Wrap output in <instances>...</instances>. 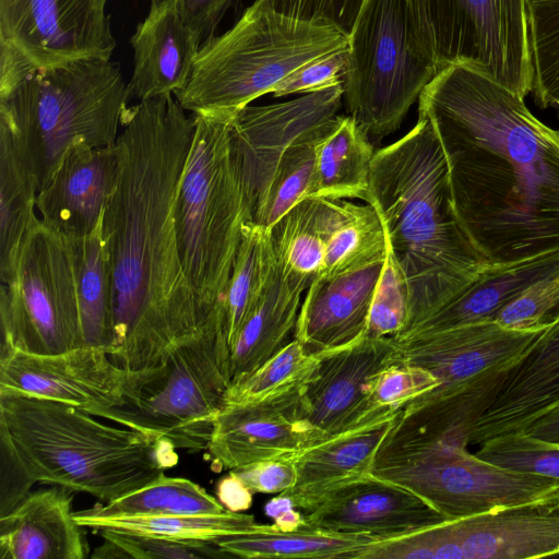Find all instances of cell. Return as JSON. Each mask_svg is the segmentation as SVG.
<instances>
[{
    "label": "cell",
    "mask_w": 559,
    "mask_h": 559,
    "mask_svg": "<svg viewBox=\"0 0 559 559\" xmlns=\"http://www.w3.org/2000/svg\"><path fill=\"white\" fill-rule=\"evenodd\" d=\"M117 139L120 168L102 216L114 286V362L155 367L174 348L224 326L191 288L178 251L174 205L194 116L164 95L127 107Z\"/></svg>",
    "instance_id": "1"
},
{
    "label": "cell",
    "mask_w": 559,
    "mask_h": 559,
    "mask_svg": "<svg viewBox=\"0 0 559 559\" xmlns=\"http://www.w3.org/2000/svg\"><path fill=\"white\" fill-rule=\"evenodd\" d=\"M442 146L455 214L490 265L559 251V130L524 97L460 63L418 98Z\"/></svg>",
    "instance_id": "2"
},
{
    "label": "cell",
    "mask_w": 559,
    "mask_h": 559,
    "mask_svg": "<svg viewBox=\"0 0 559 559\" xmlns=\"http://www.w3.org/2000/svg\"><path fill=\"white\" fill-rule=\"evenodd\" d=\"M93 417L70 404L0 392V515L36 483L108 502L148 485L178 463L177 449L168 440Z\"/></svg>",
    "instance_id": "3"
},
{
    "label": "cell",
    "mask_w": 559,
    "mask_h": 559,
    "mask_svg": "<svg viewBox=\"0 0 559 559\" xmlns=\"http://www.w3.org/2000/svg\"><path fill=\"white\" fill-rule=\"evenodd\" d=\"M409 287L405 330L471 287L490 266L455 214L445 156L428 118L376 151L368 193Z\"/></svg>",
    "instance_id": "4"
},
{
    "label": "cell",
    "mask_w": 559,
    "mask_h": 559,
    "mask_svg": "<svg viewBox=\"0 0 559 559\" xmlns=\"http://www.w3.org/2000/svg\"><path fill=\"white\" fill-rule=\"evenodd\" d=\"M127 86L115 62L76 59L35 66L0 91V122L34 175L38 192L71 144H116L129 102Z\"/></svg>",
    "instance_id": "5"
},
{
    "label": "cell",
    "mask_w": 559,
    "mask_h": 559,
    "mask_svg": "<svg viewBox=\"0 0 559 559\" xmlns=\"http://www.w3.org/2000/svg\"><path fill=\"white\" fill-rule=\"evenodd\" d=\"M348 47V35L334 25L255 0L231 28L202 44L187 85L175 96L194 115L235 112L304 64Z\"/></svg>",
    "instance_id": "6"
},
{
    "label": "cell",
    "mask_w": 559,
    "mask_h": 559,
    "mask_svg": "<svg viewBox=\"0 0 559 559\" xmlns=\"http://www.w3.org/2000/svg\"><path fill=\"white\" fill-rule=\"evenodd\" d=\"M233 114L194 115L193 140L174 205L186 277L212 313L223 311L242 229L250 222L230 142Z\"/></svg>",
    "instance_id": "7"
},
{
    "label": "cell",
    "mask_w": 559,
    "mask_h": 559,
    "mask_svg": "<svg viewBox=\"0 0 559 559\" xmlns=\"http://www.w3.org/2000/svg\"><path fill=\"white\" fill-rule=\"evenodd\" d=\"M464 442L390 431L371 473L425 499L447 520L559 504V481L501 467Z\"/></svg>",
    "instance_id": "8"
},
{
    "label": "cell",
    "mask_w": 559,
    "mask_h": 559,
    "mask_svg": "<svg viewBox=\"0 0 559 559\" xmlns=\"http://www.w3.org/2000/svg\"><path fill=\"white\" fill-rule=\"evenodd\" d=\"M230 348L223 326L170 350L153 368L130 371L120 405L99 412L122 427L205 451L230 385Z\"/></svg>",
    "instance_id": "9"
},
{
    "label": "cell",
    "mask_w": 559,
    "mask_h": 559,
    "mask_svg": "<svg viewBox=\"0 0 559 559\" xmlns=\"http://www.w3.org/2000/svg\"><path fill=\"white\" fill-rule=\"evenodd\" d=\"M348 116L369 135L395 132L439 72L415 46L405 0H365L348 35Z\"/></svg>",
    "instance_id": "10"
},
{
    "label": "cell",
    "mask_w": 559,
    "mask_h": 559,
    "mask_svg": "<svg viewBox=\"0 0 559 559\" xmlns=\"http://www.w3.org/2000/svg\"><path fill=\"white\" fill-rule=\"evenodd\" d=\"M416 48L440 71L469 67L531 93L525 0H405Z\"/></svg>",
    "instance_id": "11"
},
{
    "label": "cell",
    "mask_w": 559,
    "mask_h": 559,
    "mask_svg": "<svg viewBox=\"0 0 559 559\" xmlns=\"http://www.w3.org/2000/svg\"><path fill=\"white\" fill-rule=\"evenodd\" d=\"M0 353L58 354L83 346L68 239L36 218L0 294Z\"/></svg>",
    "instance_id": "12"
},
{
    "label": "cell",
    "mask_w": 559,
    "mask_h": 559,
    "mask_svg": "<svg viewBox=\"0 0 559 559\" xmlns=\"http://www.w3.org/2000/svg\"><path fill=\"white\" fill-rule=\"evenodd\" d=\"M506 329L493 320L394 340L396 360L436 376L440 384L420 397L435 399L476 421L509 372L551 326ZM419 397V396H418Z\"/></svg>",
    "instance_id": "13"
},
{
    "label": "cell",
    "mask_w": 559,
    "mask_h": 559,
    "mask_svg": "<svg viewBox=\"0 0 559 559\" xmlns=\"http://www.w3.org/2000/svg\"><path fill=\"white\" fill-rule=\"evenodd\" d=\"M108 0H0V39L37 67L110 60Z\"/></svg>",
    "instance_id": "14"
},
{
    "label": "cell",
    "mask_w": 559,
    "mask_h": 559,
    "mask_svg": "<svg viewBox=\"0 0 559 559\" xmlns=\"http://www.w3.org/2000/svg\"><path fill=\"white\" fill-rule=\"evenodd\" d=\"M343 98L341 82L278 104L247 105L233 114L230 142L250 223L284 152L302 133L336 116Z\"/></svg>",
    "instance_id": "15"
},
{
    "label": "cell",
    "mask_w": 559,
    "mask_h": 559,
    "mask_svg": "<svg viewBox=\"0 0 559 559\" xmlns=\"http://www.w3.org/2000/svg\"><path fill=\"white\" fill-rule=\"evenodd\" d=\"M129 374L94 346L58 354L0 353V392L70 404L94 417L123 402Z\"/></svg>",
    "instance_id": "16"
},
{
    "label": "cell",
    "mask_w": 559,
    "mask_h": 559,
    "mask_svg": "<svg viewBox=\"0 0 559 559\" xmlns=\"http://www.w3.org/2000/svg\"><path fill=\"white\" fill-rule=\"evenodd\" d=\"M304 385L255 402L224 405L205 450L212 467L231 471L267 460H292L322 439L307 420Z\"/></svg>",
    "instance_id": "17"
},
{
    "label": "cell",
    "mask_w": 559,
    "mask_h": 559,
    "mask_svg": "<svg viewBox=\"0 0 559 559\" xmlns=\"http://www.w3.org/2000/svg\"><path fill=\"white\" fill-rule=\"evenodd\" d=\"M395 362L392 337L364 335L347 346L320 354L313 374L302 386L307 420L324 438L388 409L372 407L370 390L374 377Z\"/></svg>",
    "instance_id": "18"
},
{
    "label": "cell",
    "mask_w": 559,
    "mask_h": 559,
    "mask_svg": "<svg viewBox=\"0 0 559 559\" xmlns=\"http://www.w3.org/2000/svg\"><path fill=\"white\" fill-rule=\"evenodd\" d=\"M304 514L311 527L379 539L399 537L447 520L417 493L372 473L335 489Z\"/></svg>",
    "instance_id": "19"
},
{
    "label": "cell",
    "mask_w": 559,
    "mask_h": 559,
    "mask_svg": "<svg viewBox=\"0 0 559 559\" xmlns=\"http://www.w3.org/2000/svg\"><path fill=\"white\" fill-rule=\"evenodd\" d=\"M120 168L116 144L91 147L75 142L67 147L47 185L37 193L41 219L68 237L92 234L115 190Z\"/></svg>",
    "instance_id": "20"
},
{
    "label": "cell",
    "mask_w": 559,
    "mask_h": 559,
    "mask_svg": "<svg viewBox=\"0 0 559 559\" xmlns=\"http://www.w3.org/2000/svg\"><path fill=\"white\" fill-rule=\"evenodd\" d=\"M384 259L334 276L316 277L301 302L294 338L310 354L347 346L366 334Z\"/></svg>",
    "instance_id": "21"
},
{
    "label": "cell",
    "mask_w": 559,
    "mask_h": 559,
    "mask_svg": "<svg viewBox=\"0 0 559 559\" xmlns=\"http://www.w3.org/2000/svg\"><path fill=\"white\" fill-rule=\"evenodd\" d=\"M400 412L379 411L353 427L320 439L292 459L297 480L284 492L295 507L307 512L335 489L371 473L376 455Z\"/></svg>",
    "instance_id": "22"
},
{
    "label": "cell",
    "mask_w": 559,
    "mask_h": 559,
    "mask_svg": "<svg viewBox=\"0 0 559 559\" xmlns=\"http://www.w3.org/2000/svg\"><path fill=\"white\" fill-rule=\"evenodd\" d=\"M131 45L134 71L127 86L128 100L175 94L187 85L200 45L183 22L177 0H152Z\"/></svg>",
    "instance_id": "23"
},
{
    "label": "cell",
    "mask_w": 559,
    "mask_h": 559,
    "mask_svg": "<svg viewBox=\"0 0 559 559\" xmlns=\"http://www.w3.org/2000/svg\"><path fill=\"white\" fill-rule=\"evenodd\" d=\"M71 490L29 491L0 516L1 559H84L88 546L73 518Z\"/></svg>",
    "instance_id": "24"
},
{
    "label": "cell",
    "mask_w": 559,
    "mask_h": 559,
    "mask_svg": "<svg viewBox=\"0 0 559 559\" xmlns=\"http://www.w3.org/2000/svg\"><path fill=\"white\" fill-rule=\"evenodd\" d=\"M454 522L464 559L559 557V509L530 506Z\"/></svg>",
    "instance_id": "25"
},
{
    "label": "cell",
    "mask_w": 559,
    "mask_h": 559,
    "mask_svg": "<svg viewBox=\"0 0 559 559\" xmlns=\"http://www.w3.org/2000/svg\"><path fill=\"white\" fill-rule=\"evenodd\" d=\"M559 274V251L521 262L490 265L465 292L423 320L405 334L407 337L439 332L466 324L489 321L535 283Z\"/></svg>",
    "instance_id": "26"
},
{
    "label": "cell",
    "mask_w": 559,
    "mask_h": 559,
    "mask_svg": "<svg viewBox=\"0 0 559 559\" xmlns=\"http://www.w3.org/2000/svg\"><path fill=\"white\" fill-rule=\"evenodd\" d=\"M308 286L286 275L278 263L230 347L231 383L247 377L281 350L295 330Z\"/></svg>",
    "instance_id": "27"
},
{
    "label": "cell",
    "mask_w": 559,
    "mask_h": 559,
    "mask_svg": "<svg viewBox=\"0 0 559 559\" xmlns=\"http://www.w3.org/2000/svg\"><path fill=\"white\" fill-rule=\"evenodd\" d=\"M369 135L350 116H334L316 150L311 198L366 200L376 154Z\"/></svg>",
    "instance_id": "28"
},
{
    "label": "cell",
    "mask_w": 559,
    "mask_h": 559,
    "mask_svg": "<svg viewBox=\"0 0 559 559\" xmlns=\"http://www.w3.org/2000/svg\"><path fill=\"white\" fill-rule=\"evenodd\" d=\"M379 540L369 535L331 533L306 523L290 531L257 524L249 532L214 542L231 557L360 559Z\"/></svg>",
    "instance_id": "29"
},
{
    "label": "cell",
    "mask_w": 559,
    "mask_h": 559,
    "mask_svg": "<svg viewBox=\"0 0 559 559\" xmlns=\"http://www.w3.org/2000/svg\"><path fill=\"white\" fill-rule=\"evenodd\" d=\"M76 286L83 346H115L114 286L104 247L102 223L90 235L68 237Z\"/></svg>",
    "instance_id": "30"
},
{
    "label": "cell",
    "mask_w": 559,
    "mask_h": 559,
    "mask_svg": "<svg viewBox=\"0 0 559 559\" xmlns=\"http://www.w3.org/2000/svg\"><path fill=\"white\" fill-rule=\"evenodd\" d=\"M328 209L325 198L304 199L269 229L282 271L308 287L324 272Z\"/></svg>",
    "instance_id": "31"
},
{
    "label": "cell",
    "mask_w": 559,
    "mask_h": 559,
    "mask_svg": "<svg viewBox=\"0 0 559 559\" xmlns=\"http://www.w3.org/2000/svg\"><path fill=\"white\" fill-rule=\"evenodd\" d=\"M38 190L31 169L17 153L8 128L0 122V276L7 284L20 245L33 225Z\"/></svg>",
    "instance_id": "32"
},
{
    "label": "cell",
    "mask_w": 559,
    "mask_h": 559,
    "mask_svg": "<svg viewBox=\"0 0 559 559\" xmlns=\"http://www.w3.org/2000/svg\"><path fill=\"white\" fill-rule=\"evenodd\" d=\"M331 214L322 275L334 276L386 257L389 241L373 205L330 199Z\"/></svg>",
    "instance_id": "33"
},
{
    "label": "cell",
    "mask_w": 559,
    "mask_h": 559,
    "mask_svg": "<svg viewBox=\"0 0 559 559\" xmlns=\"http://www.w3.org/2000/svg\"><path fill=\"white\" fill-rule=\"evenodd\" d=\"M276 266L269 229L247 223L223 298L224 331L229 348L270 284Z\"/></svg>",
    "instance_id": "34"
},
{
    "label": "cell",
    "mask_w": 559,
    "mask_h": 559,
    "mask_svg": "<svg viewBox=\"0 0 559 559\" xmlns=\"http://www.w3.org/2000/svg\"><path fill=\"white\" fill-rule=\"evenodd\" d=\"M219 500L197 483L160 476L148 485L116 500L78 511L87 516L131 518L216 514L226 511Z\"/></svg>",
    "instance_id": "35"
},
{
    "label": "cell",
    "mask_w": 559,
    "mask_h": 559,
    "mask_svg": "<svg viewBox=\"0 0 559 559\" xmlns=\"http://www.w3.org/2000/svg\"><path fill=\"white\" fill-rule=\"evenodd\" d=\"M74 520L94 531L108 528L175 539L216 540L251 531L258 523L249 514L226 510L216 514L97 518L73 512Z\"/></svg>",
    "instance_id": "36"
},
{
    "label": "cell",
    "mask_w": 559,
    "mask_h": 559,
    "mask_svg": "<svg viewBox=\"0 0 559 559\" xmlns=\"http://www.w3.org/2000/svg\"><path fill=\"white\" fill-rule=\"evenodd\" d=\"M329 120L302 133L284 152L251 223L270 229L294 205L311 198L317 143Z\"/></svg>",
    "instance_id": "37"
},
{
    "label": "cell",
    "mask_w": 559,
    "mask_h": 559,
    "mask_svg": "<svg viewBox=\"0 0 559 559\" xmlns=\"http://www.w3.org/2000/svg\"><path fill=\"white\" fill-rule=\"evenodd\" d=\"M531 93L542 108L559 105V0H525Z\"/></svg>",
    "instance_id": "38"
},
{
    "label": "cell",
    "mask_w": 559,
    "mask_h": 559,
    "mask_svg": "<svg viewBox=\"0 0 559 559\" xmlns=\"http://www.w3.org/2000/svg\"><path fill=\"white\" fill-rule=\"evenodd\" d=\"M319 361L320 354H310L294 338L253 372L231 383L224 405L255 402L302 385Z\"/></svg>",
    "instance_id": "39"
},
{
    "label": "cell",
    "mask_w": 559,
    "mask_h": 559,
    "mask_svg": "<svg viewBox=\"0 0 559 559\" xmlns=\"http://www.w3.org/2000/svg\"><path fill=\"white\" fill-rule=\"evenodd\" d=\"M103 544L92 558L211 559L231 557L214 540L175 539L108 528L98 530Z\"/></svg>",
    "instance_id": "40"
},
{
    "label": "cell",
    "mask_w": 559,
    "mask_h": 559,
    "mask_svg": "<svg viewBox=\"0 0 559 559\" xmlns=\"http://www.w3.org/2000/svg\"><path fill=\"white\" fill-rule=\"evenodd\" d=\"M479 445L476 454L483 460L513 472L559 481V442L520 431L487 439Z\"/></svg>",
    "instance_id": "41"
},
{
    "label": "cell",
    "mask_w": 559,
    "mask_h": 559,
    "mask_svg": "<svg viewBox=\"0 0 559 559\" xmlns=\"http://www.w3.org/2000/svg\"><path fill=\"white\" fill-rule=\"evenodd\" d=\"M409 317V287L406 276L388 248L369 310L366 336L395 337L406 328Z\"/></svg>",
    "instance_id": "42"
},
{
    "label": "cell",
    "mask_w": 559,
    "mask_h": 559,
    "mask_svg": "<svg viewBox=\"0 0 559 559\" xmlns=\"http://www.w3.org/2000/svg\"><path fill=\"white\" fill-rule=\"evenodd\" d=\"M440 384L430 371L403 362H395L381 370L373 379L370 402L374 409H402L416 397Z\"/></svg>",
    "instance_id": "43"
},
{
    "label": "cell",
    "mask_w": 559,
    "mask_h": 559,
    "mask_svg": "<svg viewBox=\"0 0 559 559\" xmlns=\"http://www.w3.org/2000/svg\"><path fill=\"white\" fill-rule=\"evenodd\" d=\"M449 520L371 545L360 559H443L452 549Z\"/></svg>",
    "instance_id": "44"
},
{
    "label": "cell",
    "mask_w": 559,
    "mask_h": 559,
    "mask_svg": "<svg viewBox=\"0 0 559 559\" xmlns=\"http://www.w3.org/2000/svg\"><path fill=\"white\" fill-rule=\"evenodd\" d=\"M559 306V274L526 288L495 321L506 329L527 330L551 320Z\"/></svg>",
    "instance_id": "45"
},
{
    "label": "cell",
    "mask_w": 559,
    "mask_h": 559,
    "mask_svg": "<svg viewBox=\"0 0 559 559\" xmlns=\"http://www.w3.org/2000/svg\"><path fill=\"white\" fill-rule=\"evenodd\" d=\"M348 48L304 64L278 82L271 94L274 97L308 94L343 82L348 64Z\"/></svg>",
    "instance_id": "46"
},
{
    "label": "cell",
    "mask_w": 559,
    "mask_h": 559,
    "mask_svg": "<svg viewBox=\"0 0 559 559\" xmlns=\"http://www.w3.org/2000/svg\"><path fill=\"white\" fill-rule=\"evenodd\" d=\"M272 5L297 19L321 21L349 35L365 0H269Z\"/></svg>",
    "instance_id": "47"
},
{
    "label": "cell",
    "mask_w": 559,
    "mask_h": 559,
    "mask_svg": "<svg viewBox=\"0 0 559 559\" xmlns=\"http://www.w3.org/2000/svg\"><path fill=\"white\" fill-rule=\"evenodd\" d=\"M231 471L253 493L278 495L292 489L297 480L293 460H267Z\"/></svg>",
    "instance_id": "48"
},
{
    "label": "cell",
    "mask_w": 559,
    "mask_h": 559,
    "mask_svg": "<svg viewBox=\"0 0 559 559\" xmlns=\"http://www.w3.org/2000/svg\"><path fill=\"white\" fill-rule=\"evenodd\" d=\"M235 0H177L186 25L200 44L214 37L215 29Z\"/></svg>",
    "instance_id": "49"
},
{
    "label": "cell",
    "mask_w": 559,
    "mask_h": 559,
    "mask_svg": "<svg viewBox=\"0 0 559 559\" xmlns=\"http://www.w3.org/2000/svg\"><path fill=\"white\" fill-rule=\"evenodd\" d=\"M216 489L217 499L229 511H245L252 504L253 492L233 471L218 481Z\"/></svg>",
    "instance_id": "50"
},
{
    "label": "cell",
    "mask_w": 559,
    "mask_h": 559,
    "mask_svg": "<svg viewBox=\"0 0 559 559\" xmlns=\"http://www.w3.org/2000/svg\"><path fill=\"white\" fill-rule=\"evenodd\" d=\"M296 509L290 497L286 492H282L266 502L264 511L273 520L274 526L280 530L290 531L306 524L305 514Z\"/></svg>",
    "instance_id": "51"
},
{
    "label": "cell",
    "mask_w": 559,
    "mask_h": 559,
    "mask_svg": "<svg viewBox=\"0 0 559 559\" xmlns=\"http://www.w3.org/2000/svg\"><path fill=\"white\" fill-rule=\"evenodd\" d=\"M524 432L552 442H559V406L532 423Z\"/></svg>",
    "instance_id": "52"
},
{
    "label": "cell",
    "mask_w": 559,
    "mask_h": 559,
    "mask_svg": "<svg viewBox=\"0 0 559 559\" xmlns=\"http://www.w3.org/2000/svg\"><path fill=\"white\" fill-rule=\"evenodd\" d=\"M555 509H559V507L555 508Z\"/></svg>",
    "instance_id": "53"
},
{
    "label": "cell",
    "mask_w": 559,
    "mask_h": 559,
    "mask_svg": "<svg viewBox=\"0 0 559 559\" xmlns=\"http://www.w3.org/2000/svg\"><path fill=\"white\" fill-rule=\"evenodd\" d=\"M558 107H559V105H558Z\"/></svg>",
    "instance_id": "54"
},
{
    "label": "cell",
    "mask_w": 559,
    "mask_h": 559,
    "mask_svg": "<svg viewBox=\"0 0 559 559\" xmlns=\"http://www.w3.org/2000/svg\"><path fill=\"white\" fill-rule=\"evenodd\" d=\"M152 1V0H151Z\"/></svg>",
    "instance_id": "55"
}]
</instances>
